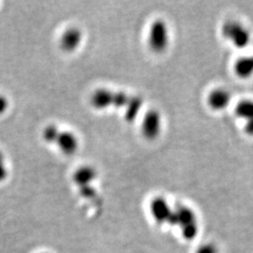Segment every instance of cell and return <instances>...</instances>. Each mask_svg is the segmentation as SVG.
Wrapping results in <instances>:
<instances>
[{"label": "cell", "instance_id": "6da1fadb", "mask_svg": "<svg viewBox=\"0 0 253 253\" xmlns=\"http://www.w3.org/2000/svg\"><path fill=\"white\" fill-rule=\"evenodd\" d=\"M223 35L239 49L247 47L251 42L250 31L237 21H227L223 26Z\"/></svg>", "mask_w": 253, "mask_h": 253}, {"label": "cell", "instance_id": "7a4b0ae2", "mask_svg": "<svg viewBox=\"0 0 253 253\" xmlns=\"http://www.w3.org/2000/svg\"><path fill=\"white\" fill-rule=\"evenodd\" d=\"M169 38L167 24L162 19L154 21L148 33V43L152 50L155 52L165 50L169 44Z\"/></svg>", "mask_w": 253, "mask_h": 253}, {"label": "cell", "instance_id": "3957f363", "mask_svg": "<svg viewBox=\"0 0 253 253\" xmlns=\"http://www.w3.org/2000/svg\"><path fill=\"white\" fill-rule=\"evenodd\" d=\"M162 119L161 113L156 110L147 112L142 122V132L143 136L153 140L157 138L162 131Z\"/></svg>", "mask_w": 253, "mask_h": 253}, {"label": "cell", "instance_id": "277c9868", "mask_svg": "<svg viewBox=\"0 0 253 253\" xmlns=\"http://www.w3.org/2000/svg\"><path fill=\"white\" fill-rule=\"evenodd\" d=\"M169 223H171L172 225H178L181 227V229H183L188 226L197 224V222H196L195 214L193 210L189 207L181 205L172 211Z\"/></svg>", "mask_w": 253, "mask_h": 253}, {"label": "cell", "instance_id": "5b68a950", "mask_svg": "<svg viewBox=\"0 0 253 253\" xmlns=\"http://www.w3.org/2000/svg\"><path fill=\"white\" fill-rule=\"evenodd\" d=\"M150 210L153 218L161 223H169L172 214V208L163 198H156L153 200Z\"/></svg>", "mask_w": 253, "mask_h": 253}, {"label": "cell", "instance_id": "8992f818", "mask_svg": "<svg viewBox=\"0 0 253 253\" xmlns=\"http://www.w3.org/2000/svg\"><path fill=\"white\" fill-rule=\"evenodd\" d=\"M54 143H56L63 153L70 155L76 151L79 146V141L77 136L71 132L59 131Z\"/></svg>", "mask_w": 253, "mask_h": 253}, {"label": "cell", "instance_id": "52a82bcc", "mask_svg": "<svg viewBox=\"0 0 253 253\" xmlns=\"http://www.w3.org/2000/svg\"><path fill=\"white\" fill-rule=\"evenodd\" d=\"M230 101H231L230 93L223 88L214 89L213 91L209 93L207 98L209 107L212 108L215 111L225 109L229 105Z\"/></svg>", "mask_w": 253, "mask_h": 253}, {"label": "cell", "instance_id": "ba28073f", "mask_svg": "<svg viewBox=\"0 0 253 253\" xmlns=\"http://www.w3.org/2000/svg\"><path fill=\"white\" fill-rule=\"evenodd\" d=\"M83 36L80 29L71 28L65 31L61 36V47L65 51L75 50L81 43Z\"/></svg>", "mask_w": 253, "mask_h": 253}, {"label": "cell", "instance_id": "9c48e42d", "mask_svg": "<svg viewBox=\"0 0 253 253\" xmlns=\"http://www.w3.org/2000/svg\"><path fill=\"white\" fill-rule=\"evenodd\" d=\"M233 70L239 78L247 79L252 77L253 75V55L238 58L234 63Z\"/></svg>", "mask_w": 253, "mask_h": 253}, {"label": "cell", "instance_id": "30bf717a", "mask_svg": "<svg viewBox=\"0 0 253 253\" xmlns=\"http://www.w3.org/2000/svg\"><path fill=\"white\" fill-rule=\"evenodd\" d=\"M96 171L89 166L82 167L74 173L73 180L81 188H85L96 177Z\"/></svg>", "mask_w": 253, "mask_h": 253}, {"label": "cell", "instance_id": "8fae6325", "mask_svg": "<svg viewBox=\"0 0 253 253\" xmlns=\"http://www.w3.org/2000/svg\"><path fill=\"white\" fill-rule=\"evenodd\" d=\"M235 113L248 121L253 119V101L243 100L239 101L235 108Z\"/></svg>", "mask_w": 253, "mask_h": 253}, {"label": "cell", "instance_id": "7c38bea8", "mask_svg": "<svg viewBox=\"0 0 253 253\" xmlns=\"http://www.w3.org/2000/svg\"><path fill=\"white\" fill-rule=\"evenodd\" d=\"M142 99L138 97H133L130 105L125 110V115L128 121H132L134 118L138 115V113L142 109Z\"/></svg>", "mask_w": 253, "mask_h": 253}, {"label": "cell", "instance_id": "4fadbf2b", "mask_svg": "<svg viewBox=\"0 0 253 253\" xmlns=\"http://www.w3.org/2000/svg\"><path fill=\"white\" fill-rule=\"evenodd\" d=\"M196 253H218V250L213 244H204L197 250Z\"/></svg>", "mask_w": 253, "mask_h": 253}, {"label": "cell", "instance_id": "5bb4252c", "mask_svg": "<svg viewBox=\"0 0 253 253\" xmlns=\"http://www.w3.org/2000/svg\"><path fill=\"white\" fill-rule=\"evenodd\" d=\"M8 174V171H7V168H6V165L3 162V159H2V156L0 155V181L4 180L6 178Z\"/></svg>", "mask_w": 253, "mask_h": 253}, {"label": "cell", "instance_id": "9a60e30c", "mask_svg": "<svg viewBox=\"0 0 253 253\" xmlns=\"http://www.w3.org/2000/svg\"><path fill=\"white\" fill-rule=\"evenodd\" d=\"M8 108V101L5 97L0 96V113H3Z\"/></svg>", "mask_w": 253, "mask_h": 253}, {"label": "cell", "instance_id": "2e32d148", "mask_svg": "<svg viewBox=\"0 0 253 253\" xmlns=\"http://www.w3.org/2000/svg\"><path fill=\"white\" fill-rule=\"evenodd\" d=\"M246 132L251 135H253V119L248 121V124L246 126Z\"/></svg>", "mask_w": 253, "mask_h": 253}]
</instances>
